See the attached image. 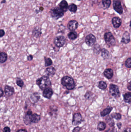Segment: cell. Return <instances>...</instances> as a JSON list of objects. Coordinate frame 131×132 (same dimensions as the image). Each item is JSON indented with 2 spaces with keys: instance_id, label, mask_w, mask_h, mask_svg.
<instances>
[{
  "instance_id": "83f0119b",
  "label": "cell",
  "mask_w": 131,
  "mask_h": 132,
  "mask_svg": "<svg viewBox=\"0 0 131 132\" xmlns=\"http://www.w3.org/2000/svg\"><path fill=\"white\" fill-rule=\"evenodd\" d=\"M7 59V55L6 53H0V63H4L6 62Z\"/></svg>"
},
{
  "instance_id": "d6a6232c",
  "label": "cell",
  "mask_w": 131,
  "mask_h": 132,
  "mask_svg": "<svg viewBox=\"0 0 131 132\" xmlns=\"http://www.w3.org/2000/svg\"><path fill=\"white\" fill-rule=\"evenodd\" d=\"M68 9L70 12L74 13H76L77 10V5L74 4H72L68 6Z\"/></svg>"
},
{
  "instance_id": "7dc6e473",
  "label": "cell",
  "mask_w": 131,
  "mask_h": 132,
  "mask_svg": "<svg viewBox=\"0 0 131 132\" xmlns=\"http://www.w3.org/2000/svg\"><path fill=\"white\" fill-rule=\"evenodd\" d=\"M16 132H28L25 129H21L17 130Z\"/></svg>"
},
{
  "instance_id": "d590c367",
  "label": "cell",
  "mask_w": 131,
  "mask_h": 132,
  "mask_svg": "<svg viewBox=\"0 0 131 132\" xmlns=\"http://www.w3.org/2000/svg\"><path fill=\"white\" fill-rule=\"evenodd\" d=\"M16 83L18 86L22 88L24 85V83L23 80H21L20 78H17L16 80Z\"/></svg>"
},
{
  "instance_id": "ffe728a7",
  "label": "cell",
  "mask_w": 131,
  "mask_h": 132,
  "mask_svg": "<svg viewBox=\"0 0 131 132\" xmlns=\"http://www.w3.org/2000/svg\"><path fill=\"white\" fill-rule=\"evenodd\" d=\"M40 97L39 93L37 92H35L31 94L30 96V99L32 102L35 103L38 102L40 100Z\"/></svg>"
},
{
  "instance_id": "d4e9b609",
  "label": "cell",
  "mask_w": 131,
  "mask_h": 132,
  "mask_svg": "<svg viewBox=\"0 0 131 132\" xmlns=\"http://www.w3.org/2000/svg\"><path fill=\"white\" fill-rule=\"evenodd\" d=\"M124 101L126 103L131 104V92H127L123 95Z\"/></svg>"
},
{
  "instance_id": "7c38bea8",
  "label": "cell",
  "mask_w": 131,
  "mask_h": 132,
  "mask_svg": "<svg viewBox=\"0 0 131 132\" xmlns=\"http://www.w3.org/2000/svg\"><path fill=\"white\" fill-rule=\"evenodd\" d=\"M53 94L52 90L50 87L45 88L43 90V96L47 99H50Z\"/></svg>"
},
{
  "instance_id": "5b68a950",
  "label": "cell",
  "mask_w": 131,
  "mask_h": 132,
  "mask_svg": "<svg viewBox=\"0 0 131 132\" xmlns=\"http://www.w3.org/2000/svg\"><path fill=\"white\" fill-rule=\"evenodd\" d=\"M109 93L111 95L116 99L120 97V92L117 86L111 84L109 86Z\"/></svg>"
},
{
  "instance_id": "9a60e30c",
  "label": "cell",
  "mask_w": 131,
  "mask_h": 132,
  "mask_svg": "<svg viewBox=\"0 0 131 132\" xmlns=\"http://www.w3.org/2000/svg\"><path fill=\"white\" fill-rule=\"evenodd\" d=\"M58 7L64 13L67 12L68 9V5L65 0H62L58 5Z\"/></svg>"
},
{
  "instance_id": "cb8c5ba5",
  "label": "cell",
  "mask_w": 131,
  "mask_h": 132,
  "mask_svg": "<svg viewBox=\"0 0 131 132\" xmlns=\"http://www.w3.org/2000/svg\"><path fill=\"white\" fill-rule=\"evenodd\" d=\"M105 120L107 122V123L108 125L110 127H112L114 126L115 125V122L114 119L111 117L110 116H107Z\"/></svg>"
},
{
  "instance_id": "484cf974",
  "label": "cell",
  "mask_w": 131,
  "mask_h": 132,
  "mask_svg": "<svg viewBox=\"0 0 131 132\" xmlns=\"http://www.w3.org/2000/svg\"><path fill=\"white\" fill-rule=\"evenodd\" d=\"M101 55L104 59H108L110 56V53L108 50L106 49L103 48L102 50Z\"/></svg>"
},
{
  "instance_id": "681fc988",
  "label": "cell",
  "mask_w": 131,
  "mask_h": 132,
  "mask_svg": "<svg viewBox=\"0 0 131 132\" xmlns=\"http://www.w3.org/2000/svg\"><path fill=\"white\" fill-rule=\"evenodd\" d=\"M6 0H2V1L1 2V3H2H2H6Z\"/></svg>"
},
{
  "instance_id": "9c48e42d",
  "label": "cell",
  "mask_w": 131,
  "mask_h": 132,
  "mask_svg": "<svg viewBox=\"0 0 131 132\" xmlns=\"http://www.w3.org/2000/svg\"><path fill=\"white\" fill-rule=\"evenodd\" d=\"M96 41V38L94 35L92 34H88L85 38V42L86 45L89 46H92L95 45Z\"/></svg>"
},
{
  "instance_id": "52a82bcc",
  "label": "cell",
  "mask_w": 131,
  "mask_h": 132,
  "mask_svg": "<svg viewBox=\"0 0 131 132\" xmlns=\"http://www.w3.org/2000/svg\"><path fill=\"white\" fill-rule=\"evenodd\" d=\"M66 42V39L62 36H57L54 40V43L58 48H60L63 46Z\"/></svg>"
},
{
  "instance_id": "8fae6325",
  "label": "cell",
  "mask_w": 131,
  "mask_h": 132,
  "mask_svg": "<svg viewBox=\"0 0 131 132\" xmlns=\"http://www.w3.org/2000/svg\"><path fill=\"white\" fill-rule=\"evenodd\" d=\"M78 22L77 20H71L69 21L67 24L68 29L71 31H74L78 28Z\"/></svg>"
},
{
  "instance_id": "b9f144b4",
  "label": "cell",
  "mask_w": 131,
  "mask_h": 132,
  "mask_svg": "<svg viewBox=\"0 0 131 132\" xmlns=\"http://www.w3.org/2000/svg\"><path fill=\"white\" fill-rule=\"evenodd\" d=\"M5 34V31L3 29H0V38L4 36Z\"/></svg>"
},
{
  "instance_id": "60d3db41",
  "label": "cell",
  "mask_w": 131,
  "mask_h": 132,
  "mask_svg": "<svg viewBox=\"0 0 131 132\" xmlns=\"http://www.w3.org/2000/svg\"><path fill=\"white\" fill-rule=\"evenodd\" d=\"M11 129L9 127H5L3 129V132H11Z\"/></svg>"
},
{
  "instance_id": "74e56055",
  "label": "cell",
  "mask_w": 131,
  "mask_h": 132,
  "mask_svg": "<svg viewBox=\"0 0 131 132\" xmlns=\"http://www.w3.org/2000/svg\"><path fill=\"white\" fill-rule=\"evenodd\" d=\"M105 132H117V131L115 127L114 126V127H111V128L109 129Z\"/></svg>"
},
{
  "instance_id": "5bb4252c",
  "label": "cell",
  "mask_w": 131,
  "mask_h": 132,
  "mask_svg": "<svg viewBox=\"0 0 131 132\" xmlns=\"http://www.w3.org/2000/svg\"><path fill=\"white\" fill-rule=\"evenodd\" d=\"M130 34L127 31L125 32L121 38V43L127 44L130 41Z\"/></svg>"
},
{
  "instance_id": "1f68e13d",
  "label": "cell",
  "mask_w": 131,
  "mask_h": 132,
  "mask_svg": "<svg viewBox=\"0 0 131 132\" xmlns=\"http://www.w3.org/2000/svg\"><path fill=\"white\" fill-rule=\"evenodd\" d=\"M93 52L95 54H98L101 51L100 46L98 44L95 45L93 48Z\"/></svg>"
},
{
  "instance_id": "e0dca14e",
  "label": "cell",
  "mask_w": 131,
  "mask_h": 132,
  "mask_svg": "<svg viewBox=\"0 0 131 132\" xmlns=\"http://www.w3.org/2000/svg\"><path fill=\"white\" fill-rule=\"evenodd\" d=\"M4 91L6 95L8 96H11L14 94V89L13 87L9 86H6L4 88Z\"/></svg>"
},
{
  "instance_id": "836d02e7",
  "label": "cell",
  "mask_w": 131,
  "mask_h": 132,
  "mask_svg": "<svg viewBox=\"0 0 131 132\" xmlns=\"http://www.w3.org/2000/svg\"><path fill=\"white\" fill-rule=\"evenodd\" d=\"M98 86L99 88H100V89L105 90L107 88V84L104 81H101L99 82Z\"/></svg>"
},
{
  "instance_id": "816d5d0a",
  "label": "cell",
  "mask_w": 131,
  "mask_h": 132,
  "mask_svg": "<svg viewBox=\"0 0 131 132\" xmlns=\"http://www.w3.org/2000/svg\"><path fill=\"white\" fill-rule=\"evenodd\" d=\"M0 132H1V131H0Z\"/></svg>"
},
{
  "instance_id": "3957f363",
  "label": "cell",
  "mask_w": 131,
  "mask_h": 132,
  "mask_svg": "<svg viewBox=\"0 0 131 132\" xmlns=\"http://www.w3.org/2000/svg\"><path fill=\"white\" fill-rule=\"evenodd\" d=\"M50 13L51 17L55 20H58L64 16V12L58 6L51 9L50 11Z\"/></svg>"
},
{
  "instance_id": "7bdbcfd3",
  "label": "cell",
  "mask_w": 131,
  "mask_h": 132,
  "mask_svg": "<svg viewBox=\"0 0 131 132\" xmlns=\"http://www.w3.org/2000/svg\"><path fill=\"white\" fill-rule=\"evenodd\" d=\"M4 95V91L2 88L0 87V98L2 97Z\"/></svg>"
},
{
  "instance_id": "f35d334b",
  "label": "cell",
  "mask_w": 131,
  "mask_h": 132,
  "mask_svg": "<svg viewBox=\"0 0 131 132\" xmlns=\"http://www.w3.org/2000/svg\"><path fill=\"white\" fill-rule=\"evenodd\" d=\"M91 92H86V94H85V95H84L85 98L86 99H89L90 97H91Z\"/></svg>"
},
{
  "instance_id": "bcb514c9",
  "label": "cell",
  "mask_w": 131,
  "mask_h": 132,
  "mask_svg": "<svg viewBox=\"0 0 131 132\" xmlns=\"http://www.w3.org/2000/svg\"><path fill=\"white\" fill-rule=\"evenodd\" d=\"M33 56L32 55H30L27 56V60H28V61H31V60H32L33 59Z\"/></svg>"
},
{
  "instance_id": "d6986e66",
  "label": "cell",
  "mask_w": 131,
  "mask_h": 132,
  "mask_svg": "<svg viewBox=\"0 0 131 132\" xmlns=\"http://www.w3.org/2000/svg\"><path fill=\"white\" fill-rule=\"evenodd\" d=\"M113 109V107L111 106H108L107 108L104 109L100 112V115L102 117L106 116L110 113Z\"/></svg>"
},
{
  "instance_id": "2e32d148",
  "label": "cell",
  "mask_w": 131,
  "mask_h": 132,
  "mask_svg": "<svg viewBox=\"0 0 131 132\" xmlns=\"http://www.w3.org/2000/svg\"><path fill=\"white\" fill-rule=\"evenodd\" d=\"M58 111V108L57 106H50L48 111V112L51 116H53L57 114V112Z\"/></svg>"
},
{
  "instance_id": "ab89813d",
  "label": "cell",
  "mask_w": 131,
  "mask_h": 132,
  "mask_svg": "<svg viewBox=\"0 0 131 132\" xmlns=\"http://www.w3.org/2000/svg\"><path fill=\"white\" fill-rule=\"evenodd\" d=\"M81 128L79 126H77L76 127H75L74 128L73 130H72V132H79L81 130Z\"/></svg>"
},
{
  "instance_id": "c3c4849f",
  "label": "cell",
  "mask_w": 131,
  "mask_h": 132,
  "mask_svg": "<svg viewBox=\"0 0 131 132\" xmlns=\"http://www.w3.org/2000/svg\"><path fill=\"white\" fill-rule=\"evenodd\" d=\"M128 88V89L130 91H131V82L129 83V84L128 85V86L127 87Z\"/></svg>"
},
{
  "instance_id": "ee69618b",
  "label": "cell",
  "mask_w": 131,
  "mask_h": 132,
  "mask_svg": "<svg viewBox=\"0 0 131 132\" xmlns=\"http://www.w3.org/2000/svg\"><path fill=\"white\" fill-rule=\"evenodd\" d=\"M117 125L118 128L120 129L122 127V123L121 122H117Z\"/></svg>"
},
{
  "instance_id": "4316f807",
  "label": "cell",
  "mask_w": 131,
  "mask_h": 132,
  "mask_svg": "<svg viewBox=\"0 0 131 132\" xmlns=\"http://www.w3.org/2000/svg\"><path fill=\"white\" fill-rule=\"evenodd\" d=\"M102 3L103 9H105L109 8L111 4V0H102Z\"/></svg>"
},
{
  "instance_id": "30bf717a",
  "label": "cell",
  "mask_w": 131,
  "mask_h": 132,
  "mask_svg": "<svg viewBox=\"0 0 131 132\" xmlns=\"http://www.w3.org/2000/svg\"><path fill=\"white\" fill-rule=\"evenodd\" d=\"M29 120L31 124L32 123H37L41 119V117L39 115L35 113L29 115Z\"/></svg>"
},
{
  "instance_id": "f546056e",
  "label": "cell",
  "mask_w": 131,
  "mask_h": 132,
  "mask_svg": "<svg viewBox=\"0 0 131 132\" xmlns=\"http://www.w3.org/2000/svg\"><path fill=\"white\" fill-rule=\"evenodd\" d=\"M77 34L74 31H72L68 34V37L70 40H75L77 38Z\"/></svg>"
},
{
  "instance_id": "6da1fadb",
  "label": "cell",
  "mask_w": 131,
  "mask_h": 132,
  "mask_svg": "<svg viewBox=\"0 0 131 132\" xmlns=\"http://www.w3.org/2000/svg\"><path fill=\"white\" fill-rule=\"evenodd\" d=\"M36 84L39 86L42 90H44L45 88L49 87L51 86V82L49 77L43 76L41 78L37 79Z\"/></svg>"
},
{
  "instance_id": "f1b7e54d",
  "label": "cell",
  "mask_w": 131,
  "mask_h": 132,
  "mask_svg": "<svg viewBox=\"0 0 131 132\" xmlns=\"http://www.w3.org/2000/svg\"><path fill=\"white\" fill-rule=\"evenodd\" d=\"M106 123L103 121H100L98 123L97 126V129L99 131H103L106 129Z\"/></svg>"
},
{
  "instance_id": "4fadbf2b",
  "label": "cell",
  "mask_w": 131,
  "mask_h": 132,
  "mask_svg": "<svg viewBox=\"0 0 131 132\" xmlns=\"http://www.w3.org/2000/svg\"><path fill=\"white\" fill-rule=\"evenodd\" d=\"M112 22L114 27L116 29L119 28L121 25L122 23L121 19L118 17H114L112 19Z\"/></svg>"
},
{
  "instance_id": "603a6c76",
  "label": "cell",
  "mask_w": 131,
  "mask_h": 132,
  "mask_svg": "<svg viewBox=\"0 0 131 132\" xmlns=\"http://www.w3.org/2000/svg\"><path fill=\"white\" fill-rule=\"evenodd\" d=\"M32 114V111L30 110H29L27 112L26 114H25L23 118L24 122L26 125H30L31 124V123L29 121L28 117H29V115Z\"/></svg>"
},
{
  "instance_id": "f907efd6",
  "label": "cell",
  "mask_w": 131,
  "mask_h": 132,
  "mask_svg": "<svg viewBox=\"0 0 131 132\" xmlns=\"http://www.w3.org/2000/svg\"><path fill=\"white\" fill-rule=\"evenodd\" d=\"M79 0V1H80V0Z\"/></svg>"
},
{
  "instance_id": "44dd1931",
  "label": "cell",
  "mask_w": 131,
  "mask_h": 132,
  "mask_svg": "<svg viewBox=\"0 0 131 132\" xmlns=\"http://www.w3.org/2000/svg\"><path fill=\"white\" fill-rule=\"evenodd\" d=\"M32 34L34 37L37 38L40 37L42 34L41 28L39 27H35L32 31Z\"/></svg>"
},
{
  "instance_id": "8992f818",
  "label": "cell",
  "mask_w": 131,
  "mask_h": 132,
  "mask_svg": "<svg viewBox=\"0 0 131 132\" xmlns=\"http://www.w3.org/2000/svg\"><path fill=\"white\" fill-rule=\"evenodd\" d=\"M83 121L82 115L80 113H76L73 115V119L72 120V124L73 125H79L82 123Z\"/></svg>"
},
{
  "instance_id": "277c9868",
  "label": "cell",
  "mask_w": 131,
  "mask_h": 132,
  "mask_svg": "<svg viewBox=\"0 0 131 132\" xmlns=\"http://www.w3.org/2000/svg\"><path fill=\"white\" fill-rule=\"evenodd\" d=\"M104 37L106 43L109 47L114 46L115 44V39L111 32L105 33Z\"/></svg>"
},
{
  "instance_id": "7a4b0ae2",
  "label": "cell",
  "mask_w": 131,
  "mask_h": 132,
  "mask_svg": "<svg viewBox=\"0 0 131 132\" xmlns=\"http://www.w3.org/2000/svg\"><path fill=\"white\" fill-rule=\"evenodd\" d=\"M61 84L68 90H73L75 87V83L74 79L68 76H64L62 77Z\"/></svg>"
},
{
  "instance_id": "e575fe53",
  "label": "cell",
  "mask_w": 131,
  "mask_h": 132,
  "mask_svg": "<svg viewBox=\"0 0 131 132\" xmlns=\"http://www.w3.org/2000/svg\"><path fill=\"white\" fill-rule=\"evenodd\" d=\"M45 66H49L52 65L53 62L51 58H49L45 57Z\"/></svg>"
},
{
  "instance_id": "7402d4cb",
  "label": "cell",
  "mask_w": 131,
  "mask_h": 132,
  "mask_svg": "<svg viewBox=\"0 0 131 132\" xmlns=\"http://www.w3.org/2000/svg\"><path fill=\"white\" fill-rule=\"evenodd\" d=\"M104 75L107 79H112L114 75V72L112 69L107 68L104 71Z\"/></svg>"
},
{
  "instance_id": "4dcf8cb0",
  "label": "cell",
  "mask_w": 131,
  "mask_h": 132,
  "mask_svg": "<svg viewBox=\"0 0 131 132\" xmlns=\"http://www.w3.org/2000/svg\"><path fill=\"white\" fill-rule=\"evenodd\" d=\"M111 117L113 119H115L117 120H119L121 119L122 116L119 113L114 112L111 114Z\"/></svg>"
},
{
  "instance_id": "8d00e7d4",
  "label": "cell",
  "mask_w": 131,
  "mask_h": 132,
  "mask_svg": "<svg viewBox=\"0 0 131 132\" xmlns=\"http://www.w3.org/2000/svg\"><path fill=\"white\" fill-rule=\"evenodd\" d=\"M125 66L128 68H131V58H129L126 59L125 62Z\"/></svg>"
},
{
  "instance_id": "ac0fdd59",
  "label": "cell",
  "mask_w": 131,
  "mask_h": 132,
  "mask_svg": "<svg viewBox=\"0 0 131 132\" xmlns=\"http://www.w3.org/2000/svg\"><path fill=\"white\" fill-rule=\"evenodd\" d=\"M45 72L48 76L52 77L55 74L56 70L54 67L50 66L46 69Z\"/></svg>"
},
{
  "instance_id": "ba28073f",
  "label": "cell",
  "mask_w": 131,
  "mask_h": 132,
  "mask_svg": "<svg viewBox=\"0 0 131 132\" xmlns=\"http://www.w3.org/2000/svg\"><path fill=\"white\" fill-rule=\"evenodd\" d=\"M113 8L118 13L121 14L123 12L120 0H113Z\"/></svg>"
},
{
  "instance_id": "f6af8a7d",
  "label": "cell",
  "mask_w": 131,
  "mask_h": 132,
  "mask_svg": "<svg viewBox=\"0 0 131 132\" xmlns=\"http://www.w3.org/2000/svg\"><path fill=\"white\" fill-rule=\"evenodd\" d=\"M123 132H131V128L130 127H127L124 130Z\"/></svg>"
}]
</instances>
